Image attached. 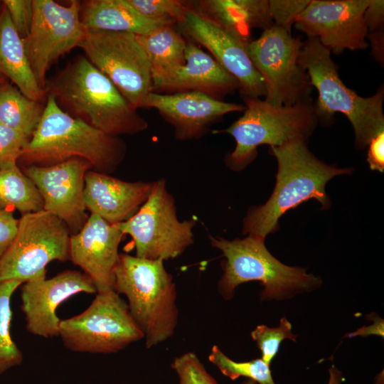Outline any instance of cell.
<instances>
[{"instance_id": "6da1fadb", "label": "cell", "mask_w": 384, "mask_h": 384, "mask_svg": "<svg viewBox=\"0 0 384 384\" xmlns=\"http://www.w3.org/2000/svg\"><path fill=\"white\" fill-rule=\"evenodd\" d=\"M58 106L104 133L119 137L146 130L147 122L85 55H78L45 87Z\"/></svg>"}, {"instance_id": "7a4b0ae2", "label": "cell", "mask_w": 384, "mask_h": 384, "mask_svg": "<svg viewBox=\"0 0 384 384\" xmlns=\"http://www.w3.org/2000/svg\"><path fill=\"white\" fill-rule=\"evenodd\" d=\"M306 142L295 139L270 147L278 166L275 187L265 204L249 208L243 219L242 234L265 239L278 230L283 214L311 198L319 201L322 209L330 207L326 183L336 176L351 174L353 169L326 164L311 153Z\"/></svg>"}, {"instance_id": "3957f363", "label": "cell", "mask_w": 384, "mask_h": 384, "mask_svg": "<svg viewBox=\"0 0 384 384\" xmlns=\"http://www.w3.org/2000/svg\"><path fill=\"white\" fill-rule=\"evenodd\" d=\"M126 154L119 137L108 135L64 112L50 95L39 124L18 159L25 164L50 166L73 158L85 160L91 170L109 174Z\"/></svg>"}, {"instance_id": "277c9868", "label": "cell", "mask_w": 384, "mask_h": 384, "mask_svg": "<svg viewBox=\"0 0 384 384\" xmlns=\"http://www.w3.org/2000/svg\"><path fill=\"white\" fill-rule=\"evenodd\" d=\"M114 290L125 295L133 319L152 348L171 338L178 320L176 288L161 260L119 254Z\"/></svg>"}, {"instance_id": "5b68a950", "label": "cell", "mask_w": 384, "mask_h": 384, "mask_svg": "<svg viewBox=\"0 0 384 384\" xmlns=\"http://www.w3.org/2000/svg\"><path fill=\"white\" fill-rule=\"evenodd\" d=\"M312 87L318 92L314 104L319 119L330 122L334 114H343L353 127L358 148L367 147L370 140L384 131V87L363 97L345 85L331 52L315 38H307L299 56Z\"/></svg>"}, {"instance_id": "8992f818", "label": "cell", "mask_w": 384, "mask_h": 384, "mask_svg": "<svg viewBox=\"0 0 384 384\" xmlns=\"http://www.w3.org/2000/svg\"><path fill=\"white\" fill-rule=\"evenodd\" d=\"M209 240L225 257L222 262L223 274L218 284V292L225 299L233 297L238 285L251 281L263 285L262 301L288 299L318 288L321 284L319 277L307 274L305 268L290 267L276 259L261 237L248 235L243 239L228 240L209 236Z\"/></svg>"}, {"instance_id": "52a82bcc", "label": "cell", "mask_w": 384, "mask_h": 384, "mask_svg": "<svg viewBox=\"0 0 384 384\" xmlns=\"http://www.w3.org/2000/svg\"><path fill=\"white\" fill-rule=\"evenodd\" d=\"M243 100V114L228 128L213 132H226L235 139V148L225 159L226 166L235 171L243 170L255 160L259 146H279L295 139L306 141L319 122L311 97L282 107L260 97Z\"/></svg>"}, {"instance_id": "ba28073f", "label": "cell", "mask_w": 384, "mask_h": 384, "mask_svg": "<svg viewBox=\"0 0 384 384\" xmlns=\"http://www.w3.org/2000/svg\"><path fill=\"white\" fill-rule=\"evenodd\" d=\"M58 336L72 351L108 354L144 338V334L127 303L111 290L97 293L80 314L60 320Z\"/></svg>"}, {"instance_id": "9c48e42d", "label": "cell", "mask_w": 384, "mask_h": 384, "mask_svg": "<svg viewBox=\"0 0 384 384\" xmlns=\"http://www.w3.org/2000/svg\"><path fill=\"white\" fill-rule=\"evenodd\" d=\"M70 235L61 219L45 210L23 215L15 238L0 257V282L46 278L50 262L70 260Z\"/></svg>"}, {"instance_id": "30bf717a", "label": "cell", "mask_w": 384, "mask_h": 384, "mask_svg": "<svg viewBox=\"0 0 384 384\" xmlns=\"http://www.w3.org/2000/svg\"><path fill=\"white\" fill-rule=\"evenodd\" d=\"M196 219L180 221L173 196L166 181H153L146 201L128 220L119 223L123 235L132 237L138 257L148 260L174 259L194 241Z\"/></svg>"}, {"instance_id": "8fae6325", "label": "cell", "mask_w": 384, "mask_h": 384, "mask_svg": "<svg viewBox=\"0 0 384 384\" xmlns=\"http://www.w3.org/2000/svg\"><path fill=\"white\" fill-rule=\"evenodd\" d=\"M302 45L300 38L274 24L248 44L249 56L263 79L268 103L291 106L311 97L313 87L299 62Z\"/></svg>"}, {"instance_id": "7c38bea8", "label": "cell", "mask_w": 384, "mask_h": 384, "mask_svg": "<svg viewBox=\"0 0 384 384\" xmlns=\"http://www.w3.org/2000/svg\"><path fill=\"white\" fill-rule=\"evenodd\" d=\"M78 48L133 107H144L152 92L151 66L135 34L86 30Z\"/></svg>"}, {"instance_id": "4fadbf2b", "label": "cell", "mask_w": 384, "mask_h": 384, "mask_svg": "<svg viewBox=\"0 0 384 384\" xmlns=\"http://www.w3.org/2000/svg\"><path fill=\"white\" fill-rule=\"evenodd\" d=\"M81 1L67 6L52 0H33V20L23 39L26 53L40 87L45 90L46 74L60 57L79 47L86 29L80 21ZM46 92V91H45Z\"/></svg>"}, {"instance_id": "5bb4252c", "label": "cell", "mask_w": 384, "mask_h": 384, "mask_svg": "<svg viewBox=\"0 0 384 384\" xmlns=\"http://www.w3.org/2000/svg\"><path fill=\"white\" fill-rule=\"evenodd\" d=\"M368 3L369 0H311L294 25L334 54L365 50L369 46L364 20Z\"/></svg>"}, {"instance_id": "9a60e30c", "label": "cell", "mask_w": 384, "mask_h": 384, "mask_svg": "<svg viewBox=\"0 0 384 384\" xmlns=\"http://www.w3.org/2000/svg\"><path fill=\"white\" fill-rule=\"evenodd\" d=\"M91 166L73 158L50 166H26L23 172L35 183L43 210L61 219L71 235L78 233L88 219L84 203L85 175Z\"/></svg>"}, {"instance_id": "2e32d148", "label": "cell", "mask_w": 384, "mask_h": 384, "mask_svg": "<svg viewBox=\"0 0 384 384\" xmlns=\"http://www.w3.org/2000/svg\"><path fill=\"white\" fill-rule=\"evenodd\" d=\"M179 24L190 37L205 47L219 65L238 81L243 99L265 95L263 79L249 56V43L190 6L183 21Z\"/></svg>"}, {"instance_id": "e0dca14e", "label": "cell", "mask_w": 384, "mask_h": 384, "mask_svg": "<svg viewBox=\"0 0 384 384\" xmlns=\"http://www.w3.org/2000/svg\"><path fill=\"white\" fill-rule=\"evenodd\" d=\"M80 292H97L92 279L84 272L65 270L50 279L26 282L21 287V310L26 330L45 338L59 336L60 319L56 309L63 302Z\"/></svg>"}, {"instance_id": "ac0fdd59", "label": "cell", "mask_w": 384, "mask_h": 384, "mask_svg": "<svg viewBox=\"0 0 384 384\" xmlns=\"http://www.w3.org/2000/svg\"><path fill=\"white\" fill-rule=\"evenodd\" d=\"M122 236L119 224H110L95 214L88 217L78 233L70 235V260L92 279L97 293L114 290Z\"/></svg>"}, {"instance_id": "d6986e66", "label": "cell", "mask_w": 384, "mask_h": 384, "mask_svg": "<svg viewBox=\"0 0 384 384\" xmlns=\"http://www.w3.org/2000/svg\"><path fill=\"white\" fill-rule=\"evenodd\" d=\"M144 107L156 110L174 127L175 137L178 140L199 138L224 114L245 110L243 105L226 102L198 91L171 94L152 91L145 100Z\"/></svg>"}, {"instance_id": "ffe728a7", "label": "cell", "mask_w": 384, "mask_h": 384, "mask_svg": "<svg viewBox=\"0 0 384 384\" xmlns=\"http://www.w3.org/2000/svg\"><path fill=\"white\" fill-rule=\"evenodd\" d=\"M152 90L198 91L218 99L239 90L238 81L210 55L193 43H187L185 63L151 73Z\"/></svg>"}, {"instance_id": "44dd1931", "label": "cell", "mask_w": 384, "mask_h": 384, "mask_svg": "<svg viewBox=\"0 0 384 384\" xmlns=\"http://www.w3.org/2000/svg\"><path fill=\"white\" fill-rule=\"evenodd\" d=\"M153 182H128L108 174L88 170L85 175L86 210L110 224L132 217L147 199Z\"/></svg>"}, {"instance_id": "7402d4cb", "label": "cell", "mask_w": 384, "mask_h": 384, "mask_svg": "<svg viewBox=\"0 0 384 384\" xmlns=\"http://www.w3.org/2000/svg\"><path fill=\"white\" fill-rule=\"evenodd\" d=\"M193 9L247 43L253 28L273 25L268 0H202Z\"/></svg>"}, {"instance_id": "603a6c76", "label": "cell", "mask_w": 384, "mask_h": 384, "mask_svg": "<svg viewBox=\"0 0 384 384\" xmlns=\"http://www.w3.org/2000/svg\"><path fill=\"white\" fill-rule=\"evenodd\" d=\"M80 21L86 30L143 35L161 26L175 24L144 17L127 0H89L81 2Z\"/></svg>"}, {"instance_id": "cb8c5ba5", "label": "cell", "mask_w": 384, "mask_h": 384, "mask_svg": "<svg viewBox=\"0 0 384 384\" xmlns=\"http://www.w3.org/2000/svg\"><path fill=\"white\" fill-rule=\"evenodd\" d=\"M0 73L31 100L40 102L46 95L32 71L23 38L5 7L0 14Z\"/></svg>"}, {"instance_id": "d4e9b609", "label": "cell", "mask_w": 384, "mask_h": 384, "mask_svg": "<svg viewBox=\"0 0 384 384\" xmlns=\"http://www.w3.org/2000/svg\"><path fill=\"white\" fill-rule=\"evenodd\" d=\"M175 24L136 35L151 66V73L183 65L187 43L175 29Z\"/></svg>"}, {"instance_id": "484cf974", "label": "cell", "mask_w": 384, "mask_h": 384, "mask_svg": "<svg viewBox=\"0 0 384 384\" xmlns=\"http://www.w3.org/2000/svg\"><path fill=\"white\" fill-rule=\"evenodd\" d=\"M43 108L38 101L29 99L16 86L6 82L0 84V124L31 139Z\"/></svg>"}, {"instance_id": "4316f807", "label": "cell", "mask_w": 384, "mask_h": 384, "mask_svg": "<svg viewBox=\"0 0 384 384\" xmlns=\"http://www.w3.org/2000/svg\"><path fill=\"white\" fill-rule=\"evenodd\" d=\"M0 208L17 210L22 215L43 210L38 189L17 163L0 170Z\"/></svg>"}, {"instance_id": "83f0119b", "label": "cell", "mask_w": 384, "mask_h": 384, "mask_svg": "<svg viewBox=\"0 0 384 384\" xmlns=\"http://www.w3.org/2000/svg\"><path fill=\"white\" fill-rule=\"evenodd\" d=\"M23 283L17 280L0 282V375L21 364L23 356L11 336V299Z\"/></svg>"}, {"instance_id": "f1b7e54d", "label": "cell", "mask_w": 384, "mask_h": 384, "mask_svg": "<svg viewBox=\"0 0 384 384\" xmlns=\"http://www.w3.org/2000/svg\"><path fill=\"white\" fill-rule=\"evenodd\" d=\"M208 360L226 377L234 380L246 377L258 384H276L272 377L270 366L262 358L237 362L228 357L217 346H213Z\"/></svg>"}, {"instance_id": "f546056e", "label": "cell", "mask_w": 384, "mask_h": 384, "mask_svg": "<svg viewBox=\"0 0 384 384\" xmlns=\"http://www.w3.org/2000/svg\"><path fill=\"white\" fill-rule=\"evenodd\" d=\"M251 337L261 351L262 359L269 366L278 352L282 341L288 338L295 342L297 339V336L292 333V324L285 316L280 319L277 327L257 326L251 332Z\"/></svg>"}, {"instance_id": "4dcf8cb0", "label": "cell", "mask_w": 384, "mask_h": 384, "mask_svg": "<svg viewBox=\"0 0 384 384\" xmlns=\"http://www.w3.org/2000/svg\"><path fill=\"white\" fill-rule=\"evenodd\" d=\"M144 17L181 23L189 6L178 0H127Z\"/></svg>"}, {"instance_id": "1f68e13d", "label": "cell", "mask_w": 384, "mask_h": 384, "mask_svg": "<svg viewBox=\"0 0 384 384\" xmlns=\"http://www.w3.org/2000/svg\"><path fill=\"white\" fill-rule=\"evenodd\" d=\"M171 368L176 373L179 384H218L193 352L174 358Z\"/></svg>"}, {"instance_id": "d6a6232c", "label": "cell", "mask_w": 384, "mask_h": 384, "mask_svg": "<svg viewBox=\"0 0 384 384\" xmlns=\"http://www.w3.org/2000/svg\"><path fill=\"white\" fill-rule=\"evenodd\" d=\"M29 140L21 132L0 124V170L17 163Z\"/></svg>"}, {"instance_id": "836d02e7", "label": "cell", "mask_w": 384, "mask_h": 384, "mask_svg": "<svg viewBox=\"0 0 384 384\" xmlns=\"http://www.w3.org/2000/svg\"><path fill=\"white\" fill-rule=\"evenodd\" d=\"M309 0H270V11L273 24L291 32L297 16L309 4Z\"/></svg>"}, {"instance_id": "e575fe53", "label": "cell", "mask_w": 384, "mask_h": 384, "mask_svg": "<svg viewBox=\"0 0 384 384\" xmlns=\"http://www.w3.org/2000/svg\"><path fill=\"white\" fill-rule=\"evenodd\" d=\"M3 3L17 33L25 38L32 23L33 0H5Z\"/></svg>"}, {"instance_id": "d590c367", "label": "cell", "mask_w": 384, "mask_h": 384, "mask_svg": "<svg viewBox=\"0 0 384 384\" xmlns=\"http://www.w3.org/2000/svg\"><path fill=\"white\" fill-rule=\"evenodd\" d=\"M18 224V220L14 218L12 210L0 208V257L15 238Z\"/></svg>"}, {"instance_id": "8d00e7d4", "label": "cell", "mask_w": 384, "mask_h": 384, "mask_svg": "<svg viewBox=\"0 0 384 384\" xmlns=\"http://www.w3.org/2000/svg\"><path fill=\"white\" fill-rule=\"evenodd\" d=\"M364 20L368 33L383 31L384 28V1L369 0L364 13Z\"/></svg>"}, {"instance_id": "74e56055", "label": "cell", "mask_w": 384, "mask_h": 384, "mask_svg": "<svg viewBox=\"0 0 384 384\" xmlns=\"http://www.w3.org/2000/svg\"><path fill=\"white\" fill-rule=\"evenodd\" d=\"M367 161L371 170L384 171V131L375 136L369 142Z\"/></svg>"}, {"instance_id": "f35d334b", "label": "cell", "mask_w": 384, "mask_h": 384, "mask_svg": "<svg viewBox=\"0 0 384 384\" xmlns=\"http://www.w3.org/2000/svg\"><path fill=\"white\" fill-rule=\"evenodd\" d=\"M367 39L369 41L371 48V53L375 60L383 65L384 30L368 33Z\"/></svg>"}, {"instance_id": "ab89813d", "label": "cell", "mask_w": 384, "mask_h": 384, "mask_svg": "<svg viewBox=\"0 0 384 384\" xmlns=\"http://www.w3.org/2000/svg\"><path fill=\"white\" fill-rule=\"evenodd\" d=\"M374 323L368 326H363L353 333L348 334V337L356 336H366L374 334L383 337V320L376 316L373 318Z\"/></svg>"}, {"instance_id": "60d3db41", "label": "cell", "mask_w": 384, "mask_h": 384, "mask_svg": "<svg viewBox=\"0 0 384 384\" xmlns=\"http://www.w3.org/2000/svg\"><path fill=\"white\" fill-rule=\"evenodd\" d=\"M329 380L328 384H341L343 380L341 372L334 366L329 370Z\"/></svg>"}, {"instance_id": "b9f144b4", "label": "cell", "mask_w": 384, "mask_h": 384, "mask_svg": "<svg viewBox=\"0 0 384 384\" xmlns=\"http://www.w3.org/2000/svg\"><path fill=\"white\" fill-rule=\"evenodd\" d=\"M242 384H257V383L249 379L248 380L243 382Z\"/></svg>"}]
</instances>
